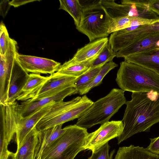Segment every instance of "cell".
I'll return each mask as SVG.
<instances>
[{
	"label": "cell",
	"instance_id": "f1b7e54d",
	"mask_svg": "<svg viewBox=\"0 0 159 159\" xmlns=\"http://www.w3.org/2000/svg\"><path fill=\"white\" fill-rule=\"evenodd\" d=\"M110 148L108 143H107L98 150L92 152V155L88 159H113L115 150H112L109 153Z\"/></svg>",
	"mask_w": 159,
	"mask_h": 159
},
{
	"label": "cell",
	"instance_id": "3957f363",
	"mask_svg": "<svg viewBox=\"0 0 159 159\" xmlns=\"http://www.w3.org/2000/svg\"><path fill=\"white\" fill-rule=\"evenodd\" d=\"M64 128L62 134L44 150L40 159H74L84 150L87 129L76 124Z\"/></svg>",
	"mask_w": 159,
	"mask_h": 159
},
{
	"label": "cell",
	"instance_id": "4316f807",
	"mask_svg": "<svg viewBox=\"0 0 159 159\" xmlns=\"http://www.w3.org/2000/svg\"><path fill=\"white\" fill-rule=\"evenodd\" d=\"M116 54L117 52L112 50L108 42L93 61L91 68L112 61L116 57Z\"/></svg>",
	"mask_w": 159,
	"mask_h": 159
},
{
	"label": "cell",
	"instance_id": "8992f818",
	"mask_svg": "<svg viewBox=\"0 0 159 159\" xmlns=\"http://www.w3.org/2000/svg\"><path fill=\"white\" fill-rule=\"evenodd\" d=\"M83 6L81 22L76 29L87 36L90 42L107 37L111 19L102 5L101 0Z\"/></svg>",
	"mask_w": 159,
	"mask_h": 159
},
{
	"label": "cell",
	"instance_id": "e0dca14e",
	"mask_svg": "<svg viewBox=\"0 0 159 159\" xmlns=\"http://www.w3.org/2000/svg\"><path fill=\"white\" fill-rule=\"evenodd\" d=\"M108 42L107 37L95 40L77 50L69 61L72 62L80 63L88 61L98 55Z\"/></svg>",
	"mask_w": 159,
	"mask_h": 159
},
{
	"label": "cell",
	"instance_id": "44dd1931",
	"mask_svg": "<svg viewBox=\"0 0 159 159\" xmlns=\"http://www.w3.org/2000/svg\"><path fill=\"white\" fill-rule=\"evenodd\" d=\"M98 55L80 63L72 62L69 60L61 65L56 72L61 75L79 77L91 68L93 61Z\"/></svg>",
	"mask_w": 159,
	"mask_h": 159
},
{
	"label": "cell",
	"instance_id": "d4e9b609",
	"mask_svg": "<svg viewBox=\"0 0 159 159\" xmlns=\"http://www.w3.org/2000/svg\"><path fill=\"white\" fill-rule=\"evenodd\" d=\"M105 64H102L96 67L91 68L77 78L74 83V87L77 91L78 93L93 81L100 71L102 67Z\"/></svg>",
	"mask_w": 159,
	"mask_h": 159
},
{
	"label": "cell",
	"instance_id": "2e32d148",
	"mask_svg": "<svg viewBox=\"0 0 159 159\" xmlns=\"http://www.w3.org/2000/svg\"><path fill=\"white\" fill-rule=\"evenodd\" d=\"M125 61L151 70L159 75V48H155L128 56Z\"/></svg>",
	"mask_w": 159,
	"mask_h": 159
},
{
	"label": "cell",
	"instance_id": "5b68a950",
	"mask_svg": "<svg viewBox=\"0 0 159 159\" xmlns=\"http://www.w3.org/2000/svg\"><path fill=\"white\" fill-rule=\"evenodd\" d=\"M93 102L85 95L82 97L78 96L69 101L62 100L55 102L35 128L38 131H43L78 119Z\"/></svg>",
	"mask_w": 159,
	"mask_h": 159
},
{
	"label": "cell",
	"instance_id": "6da1fadb",
	"mask_svg": "<svg viewBox=\"0 0 159 159\" xmlns=\"http://www.w3.org/2000/svg\"><path fill=\"white\" fill-rule=\"evenodd\" d=\"M122 121L123 129L117 138V143L139 133L149 131L151 127L159 122V93H132L131 99L126 101Z\"/></svg>",
	"mask_w": 159,
	"mask_h": 159
},
{
	"label": "cell",
	"instance_id": "4dcf8cb0",
	"mask_svg": "<svg viewBox=\"0 0 159 159\" xmlns=\"http://www.w3.org/2000/svg\"><path fill=\"white\" fill-rule=\"evenodd\" d=\"M150 140V143L146 149L153 153L159 155V136Z\"/></svg>",
	"mask_w": 159,
	"mask_h": 159
},
{
	"label": "cell",
	"instance_id": "d6986e66",
	"mask_svg": "<svg viewBox=\"0 0 159 159\" xmlns=\"http://www.w3.org/2000/svg\"><path fill=\"white\" fill-rule=\"evenodd\" d=\"M114 159H159V155L143 147L131 145L119 147Z\"/></svg>",
	"mask_w": 159,
	"mask_h": 159
},
{
	"label": "cell",
	"instance_id": "30bf717a",
	"mask_svg": "<svg viewBox=\"0 0 159 159\" xmlns=\"http://www.w3.org/2000/svg\"><path fill=\"white\" fill-rule=\"evenodd\" d=\"M16 59L21 67L27 73L50 74L56 72L61 63L53 60L17 53Z\"/></svg>",
	"mask_w": 159,
	"mask_h": 159
},
{
	"label": "cell",
	"instance_id": "ffe728a7",
	"mask_svg": "<svg viewBox=\"0 0 159 159\" xmlns=\"http://www.w3.org/2000/svg\"><path fill=\"white\" fill-rule=\"evenodd\" d=\"M38 131L34 127L17 148L15 159H34L35 148L38 141Z\"/></svg>",
	"mask_w": 159,
	"mask_h": 159
},
{
	"label": "cell",
	"instance_id": "ba28073f",
	"mask_svg": "<svg viewBox=\"0 0 159 159\" xmlns=\"http://www.w3.org/2000/svg\"><path fill=\"white\" fill-rule=\"evenodd\" d=\"M77 78L56 72L48 76L44 83L28 96L25 101L30 99L36 100L54 96L66 89L74 87Z\"/></svg>",
	"mask_w": 159,
	"mask_h": 159
},
{
	"label": "cell",
	"instance_id": "5bb4252c",
	"mask_svg": "<svg viewBox=\"0 0 159 159\" xmlns=\"http://www.w3.org/2000/svg\"><path fill=\"white\" fill-rule=\"evenodd\" d=\"M29 75V74L25 71L20 66L16 57L12 70L5 105L16 101Z\"/></svg>",
	"mask_w": 159,
	"mask_h": 159
},
{
	"label": "cell",
	"instance_id": "e575fe53",
	"mask_svg": "<svg viewBox=\"0 0 159 159\" xmlns=\"http://www.w3.org/2000/svg\"><path fill=\"white\" fill-rule=\"evenodd\" d=\"M4 159H15V153L9 151L6 157Z\"/></svg>",
	"mask_w": 159,
	"mask_h": 159
},
{
	"label": "cell",
	"instance_id": "7a4b0ae2",
	"mask_svg": "<svg viewBox=\"0 0 159 159\" xmlns=\"http://www.w3.org/2000/svg\"><path fill=\"white\" fill-rule=\"evenodd\" d=\"M116 81L124 91L141 93L154 91L159 93V75L125 61L120 63Z\"/></svg>",
	"mask_w": 159,
	"mask_h": 159
},
{
	"label": "cell",
	"instance_id": "9c48e42d",
	"mask_svg": "<svg viewBox=\"0 0 159 159\" xmlns=\"http://www.w3.org/2000/svg\"><path fill=\"white\" fill-rule=\"evenodd\" d=\"M17 43L11 39L4 55L0 54V105H5L12 70L16 54Z\"/></svg>",
	"mask_w": 159,
	"mask_h": 159
},
{
	"label": "cell",
	"instance_id": "8fae6325",
	"mask_svg": "<svg viewBox=\"0 0 159 159\" xmlns=\"http://www.w3.org/2000/svg\"><path fill=\"white\" fill-rule=\"evenodd\" d=\"M159 31V21L138 27L132 31L115 35L111 34L108 42L112 50L117 52L133 42L154 32Z\"/></svg>",
	"mask_w": 159,
	"mask_h": 159
},
{
	"label": "cell",
	"instance_id": "cb8c5ba5",
	"mask_svg": "<svg viewBox=\"0 0 159 159\" xmlns=\"http://www.w3.org/2000/svg\"><path fill=\"white\" fill-rule=\"evenodd\" d=\"M59 9L68 12L72 17L76 27L81 22L83 6L78 0H60Z\"/></svg>",
	"mask_w": 159,
	"mask_h": 159
},
{
	"label": "cell",
	"instance_id": "836d02e7",
	"mask_svg": "<svg viewBox=\"0 0 159 159\" xmlns=\"http://www.w3.org/2000/svg\"><path fill=\"white\" fill-rule=\"evenodd\" d=\"M38 1L39 0H13L10 1L9 2L11 6H13L15 7H18L22 5H25L27 3L30 2Z\"/></svg>",
	"mask_w": 159,
	"mask_h": 159
},
{
	"label": "cell",
	"instance_id": "484cf974",
	"mask_svg": "<svg viewBox=\"0 0 159 159\" xmlns=\"http://www.w3.org/2000/svg\"><path fill=\"white\" fill-rule=\"evenodd\" d=\"M118 65L112 61L106 63L101 68L93 81L78 92L80 95L86 94L94 87L102 83V80L106 75L111 70L117 67Z\"/></svg>",
	"mask_w": 159,
	"mask_h": 159
},
{
	"label": "cell",
	"instance_id": "7c38bea8",
	"mask_svg": "<svg viewBox=\"0 0 159 159\" xmlns=\"http://www.w3.org/2000/svg\"><path fill=\"white\" fill-rule=\"evenodd\" d=\"M78 93L74 87L66 89L56 95L36 100L28 99L23 101L17 107L18 116L20 118L28 116L46 105L63 100L66 97Z\"/></svg>",
	"mask_w": 159,
	"mask_h": 159
},
{
	"label": "cell",
	"instance_id": "83f0119b",
	"mask_svg": "<svg viewBox=\"0 0 159 159\" xmlns=\"http://www.w3.org/2000/svg\"><path fill=\"white\" fill-rule=\"evenodd\" d=\"M134 17L125 16L111 19L108 30V34L132 27Z\"/></svg>",
	"mask_w": 159,
	"mask_h": 159
},
{
	"label": "cell",
	"instance_id": "1f68e13d",
	"mask_svg": "<svg viewBox=\"0 0 159 159\" xmlns=\"http://www.w3.org/2000/svg\"><path fill=\"white\" fill-rule=\"evenodd\" d=\"M9 0H1L0 4V15L3 17L6 16L11 5Z\"/></svg>",
	"mask_w": 159,
	"mask_h": 159
},
{
	"label": "cell",
	"instance_id": "52a82bcc",
	"mask_svg": "<svg viewBox=\"0 0 159 159\" xmlns=\"http://www.w3.org/2000/svg\"><path fill=\"white\" fill-rule=\"evenodd\" d=\"M123 128L122 120H112L101 125L97 130L89 134L84 150H90L92 152L96 151L110 140L119 136Z\"/></svg>",
	"mask_w": 159,
	"mask_h": 159
},
{
	"label": "cell",
	"instance_id": "d6a6232c",
	"mask_svg": "<svg viewBox=\"0 0 159 159\" xmlns=\"http://www.w3.org/2000/svg\"><path fill=\"white\" fill-rule=\"evenodd\" d=\"M148 4L150 9L159 16V0H149Z\"/></svg>",
	"mask_w": 159,
	"mask_h": 159
},
{
	"label": "cell",
	"instance_id": "7402d4cb",
	"mask_svg": "<svg viewBox=\"0 0 159 159\" xmlns=\"http://www.w3.org/2000/svg\"><path fill=\"white\" fill-rule=\"evenodd\" d=\"M101 2L111 19L133 17L132 6L130 3L120 4L111 0H101Z\"/></svg>",
	"mask_w": 159,
	"mask_h": 159
},
{
	"label": "cell",
	"instance_id": "ac0fdd59",
	"mask_svg": "<svg viewBox=\"0 0 159 159\" xmlns=\"http://www.w3.org/2000/svg\"><path fill=\"white\" fill-rule=\"evenodd\" d=\"M62 125H59L46 130L38 131V141L35 149L34 159H40L45 148L62 134L65 130L64 128H62Z\"/></svg>",
	"mask_w": 159,
	"mask_h": 159
},
{
	"label": "cell",
	"instance_id": "9a60e30c",
	"mask_svg": "<svg viewBox=\"0 0 159 159\" xmlns=\"http://www.w3.org/2000/svg\"><path fill=\"white\" fill-rule=\"evenodd\" d=\"M159 48V31L150 33L135 41L117 52V57L125 58L136 53Z\"/></svg>",
	"mask_w": 159,
	"mask_h": 159
},
{
	"label": "cell",
	"instance_id": "277c9868",
	"mask_svg": "<svg viewBox=\"0 0 159 159\" xmlns=\"http://www.w3.org/2000/svg\"><path fill=\"white\" fill-rule=\"evenodd\" d=\"M125 91L113 89L105 97L93 102L77 120L76 125L86 129L108 122L126 101Z\"/></svg>",
	"mask_w": 159,
	"mask_h": 159
},
{
	"label": "cell",
	"instance_id": "4fadbf2b",
	"mask_svg": "<svg viewBox=\"0 0 159 159\" xmlns=\"http://www.w3.org/2000/svg\"><path fill=\"white\" fill-rule=\"evenodd\" d=\"M54 103L46 105L26 117L20 118L18 116V120L16 132L17 148L19 147L26 136L35 127L39 121L49 111Z\"/></svg>",
	"mask_w": 159,
	"mask_h": 159
},
{
	"label": "cell",
	"instance_id": "603a6c76",
	"mask_svg": "<svg viewBox=\"0 0 159 159\" xmlns=\"http://www.w3.org/2000/svg\"><path fill=\"white\" fill-rule=\"evenodd\" d=\"M48 76L40 74L30 73L21 89L17 100L24 101L27 98L35 92L47 79Z\"/></svg>",
	"mask_w": 159,
	"mask_h": 159
},
{
	"label": "cell",
	"instance_id": "f546056e",
	"mask_svg": "<svg viewBox=\"0 0 159 159\" xmlns=\"http://www.w3.org/2000/svg\"><path fill=\"white\" fill-rule=\"evenodd\" d=\"M0 54L4 55L6 52L11 38L2 21L0 24Z\"/></svg>",
	"mask_w": 159,
	"mask_h": 159
}]
</instances>
